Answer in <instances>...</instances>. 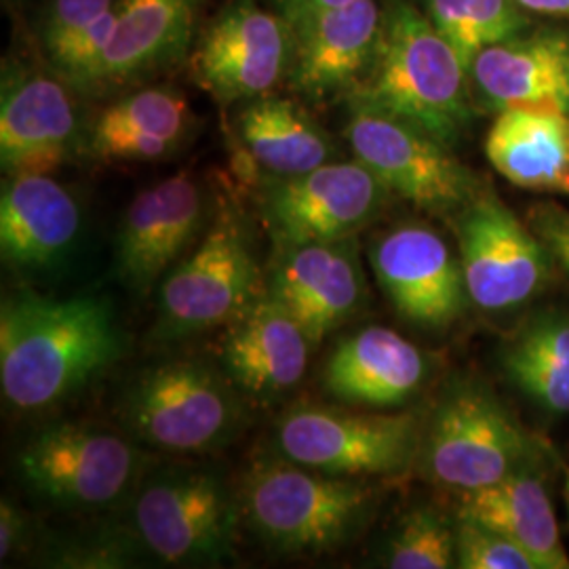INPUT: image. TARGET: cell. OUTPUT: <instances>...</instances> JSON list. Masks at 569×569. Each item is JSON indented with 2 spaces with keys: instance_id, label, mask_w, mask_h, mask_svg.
Listing matches in <instances>:
<instances>
[{
  "instance_id": "obj_5",
  "label": "cell",
  "mask_w": 569,
  "mask_h": 569,
  "mask_svg": "<svg viewBox=\"0 0 569 569\" xmlns=\"http://www.w3.org/2000/svg\"><path fill=\"white\" fill-rule=\"evenodd\" d=\"M531 439L505 403L481 382L449 387L422 437L427 475L458 491L486 488L523 470Z\"/></svg>"
},
{
  "instance_id": "obj_13",
  "label": "cell",
  "mask_w": 569,
  "mask_h": 569,
  "mask_svg": "<svg viewBox=\"0 0 569 569\" xmlns=\"http://www.w3.org/2000/svg\"><path fill=\"white\" fill-rule=\"evenodd\" d=\"M470 302L488 312L526 305L549 279V249L491 192L451 216Z\"/></svg>"
},
{
  "instance_id": "obj_18",
  "label": "cell",
  "mask_w": 569,
  "mask_h": 569,
  "mask_svg": "<svg viewBox=\"0 0 569 569\" xmlns=\"http://www.w3.org/2000/svg\"><path fill=\"white\" fill-rule=\"evenodd\" d=\"M203 222V188L190 173H176L142 190L124 209L119 226V279L138 293H150Z\"/></svg>"
},
{
  "instance_id": "obj_20",
  "label": "cell",
  "mask_w": 569,
  "mask_h": 569,
  "mask_svg": "<svg viewBox=\"0 0 569 569\" xmlns=\"http://www.w3.org/2000/svg\"><path fill=\"white\" fill-rule=\"evenodd\" d=\"M472 96L491 110L569 112V32L545 28L483 49L468 70Z\"/></svg>"
},
{
  "instance_id": "obj_35",
  "label": "cell",
  "mask_w": 569,
  "mask_h": 569,
  "mask_svg": "<svg viewBox=\"0 0 569 569\" xmlns=\"http://www.w3.org/2000/svg\"><path fill=\"white\" fill-rule=\"evenodd\" d=\"M352 0H268V7H272L281 18L289 21V26H298L308 18H315L319 13L345 7Z\"/></svg>"
},
{
  "instance_id": "obj_21",
  "label": "cell",
  "mask_w": 569,
  "mask_h": 569,
  "mask_svg": "<svg viewBox=\"0 0 569 569\" xmlns=\"http://www.w3.org/2000/svg\"><path fill=\"white\" fill-rule=\"evenodd\" d=\"M81 207L51 176H7L0 194V251L18 270H49L74 249Z\"/></svg>"
},
{
  "instance_id": "obj_1",
  "label": "cell",
  "mask_w": 569,
  "mask_h": 569,
  "mask_svg": "<svg viewBox=\"0 0 569 569\" xmlns=\"http://www.w3.org/2000/svg\"><path fill=\"white\" fill-rule=\"evenodd\" d=\"M122 350L112 305L102 296L44 298L20 291L0 308V388L20 411L66 401Z\"/></svg>"
},
{
  "instance_id": "obj_28",
  "label": "cell",
  "mask_w": 569,
  "mask_h": 569,
  "mask_svg": "<svg viewBox=\"0 0 569 569\" xmlns=\"http://www.w3.org/2000/svg\"><path fill=\"white\" fill-rule=\"evenodd\" d=\"M505 373L536 406L569 413V315L529 317L505 345Z\"/></svg>"
},
{
  "instance_id": "obj_17",
  "label": "cell",
  "mask_w": 569,
  "mask_h": 569,
  "mask_svg": "<svg viewBox=\"0 0 569 569\" xmlns=\"http://www.w3.org/2000/svg\"><path fill=\"white\" fill-rule=\"evenodd\" d=\"M382 18V2L352 0L291 26L293 56L284 81L289 89L310 102L348 98L373 61Z\"/></svg>"
},
{
  "instance_id": "obj_33",
  "label": "cell",
  "mask_w": 569,
  "mask_h": 569,
  "mask_svg": "<svg viewBox=\"0 0 569 569\" xmlns=\"http://www.w3.org/2000/svg\"><path fill=\"white\" fill-rule=\"evenodd\" d=\"M531 228L549 249L550 260L569 274V211L555 204H542L531 216Z\"/></svg>"
},
{
  "instance_id": "obj_36",
  "label": "cell",
  "mask_w": 569,
  "mask_h": 569,
  "mask_svg": "<svg viewBox=\"0 0 569 569\" xmlns=\"http://www.w3.org/2000/svg\"><path fill=\"white\" fill-rule=\"evenodd\" d=\"M523 11L549 18H569V0H517Z\"/></svg>"
},
{
  "instance_id": "obj_19",
  "label": "cell",
  "mask_w": 569,
  "mask_h": 569,
  "mask_svg": "<svg viewBox=\"0 0 569 569\" xmlns=\"http://www.w3.org/2000/svg\"><path fill=\"white\" fill-rule=\"evenodd\" d=\"M310 346L302 326L266 293L230 321L220 342V363L237 390L272 403L305 380Z\"/></svg>"
},
{
  "instance_id": "obj_30",
  "label": "cell",
  "mask_w": 569,
  "mask_h": 569,
  "mask_svg": "<svg viewBox=\"0 0 569 569\" xmlns=\"http://www.w3.org/2000/svg\"><path fill=\"white\" fill-rule=\"evenodd\" d=\"M458 528L439 510L422 507L407 512L388 540L385 566L392 569H448L458 561Z\"/></svg>"
},
{
  "instance_id": "obj_31",
  "label": "cell",
  "mask_w": 569,
  "mask_h": 569,
  "mask_svg": "<svg viewBox=\"0 0 569 569\" xmlns=\"http://www.w3.org/2000/svg\"><path fill=\"white\" fill-rule=\"evenodd\" d=\"M458 561L462 569H536L533 559L517 542L475 521H458Z\"/></svg>"
},
{
  "instance_id": "obj_12",
  "label": "cell",
  "mask_w": 569,
  "mask_h": 569,
  "mask_svg": "<svg viewBox=\"0 0 569 569\" xmlns=\"http://www.w3.org/2000/svg\"><path fill=\"white\" fill-rule=\"evenodd\" d=\"M293 30L258 0H228L190 56L192 77L222 106L251 102L287 81Z\"/></svg>"
},
{
  "instance_id": "obj_8",
  "label": "cell",
  "mask_w": 569,
  "mask_h": 569,
  "mask_svg": "<svg viewBox=\"0 0 569 569\" xmlns=\"http://www.w3.org/2000/svg\"><path fill=\"white\" fill-rule=\"evenodd\" d=\"M420 443V422L413 413L298 406L274 428V446L287 460L352 479L406 470Z\"/></svg>"
},
{
  "instance_id": "obj_26",
  "label": "cell",
  "mask_w": 569,
  "mask_h": 569,
  "mask_svg": "<svg viewBox=\"0 0 569 569\" xmlns=\"http://www.w3.org/2000/svg\"><path fill=\"white\" fill-rule=\"evenodd\" d=\"M458 519L507 536L528 552L536 569H569L549 493L526 468L486 488L460 491Z\"/></svg>"
},
{
  "instance_id": "obj_25",
  "label": "cell",
  "mask_w": 569,
  "mask_h": 569,
  "mask_svg": "<svg viewBox=\"0 0 569 569\" xmlns=\"http://www.w3.org/2000/svg\"><path fill=\"white\" fill-rule=\"evenodd\" d=\"M486 157L505 180L523 190L569 194V112L500 110L486 136Z\"/></svg>"
},
{
  "instance_id": "obj_22",
  "label": "cell",
  "mask_w": 569,
  "mask_h": 569,
  "mask_svg": "<svg viewBox=\"0 0 569 569\" xmlns=\"http://www.w3.org/2000/svg\"><path fill=\"white\" fill-rule=\"evenodd\" d=\"M427 355L388 327H366L336 346L321 385L331 399L367 407H399L425 385Z\"/></svg>"
},
{
  "instance_id": "obj_32",
  "label": "cell",
  "mask_w": 569,
  "mask_h": 569,
  "mask_svg": "<svg viewBox=\"0 0 569 569\" xmlns=\"http://www.w3.org/2000/svg\"><path fill=\"white\" fill-rule=\"evenodd\" d=\"M117 0H51L42 11L39 42L47 61L56 60L61 51L106 13Z\"/></svg>"
},
{
  "instance_id": "obj_24",
  "label": "cell",
  "mask_w": 569,
  "mask_h": 569,
  "mask_svg": "<svg viewBox=\"0 0 569 569\" xmlns=\"http://www.w3.org/2000/svg\"><path fill=\"white\" fill-rule=\"evenodd\" d=\"M192 112L182 91L142 87L106 106L84 131L87 152L103 163L161 161L186 140Z\"/></svg>"
},
{
  "instance_id": "obj_2",
  "label": "cell",
  "mask_w": 569,
  "mask_h": 569,
  "mask_svg": "<svg viewBox=\"0 0 569 569\" xmlns=\"http://www.w3.org/2000/svg\"><path fill=\"white\" fill-rule=\"evenodd\" d=\"M382 4L376 56L346 100L413 122L453 148L472 121L468 70L416 0Z\"/></svg>"
},
{
  "instance_id": "obj_29",
  "label": "cell",
  "mask_w": 569,
  "mask_h": 569,
  "mask_svg": "<svg viewBox=\"0 0 569 569\" xmlns=\"http://www.w3.org/2000/svg\"><path fill=\"white\" fill-rule=\"evenodd\" d=\"M416 4L467 70L483 49L515 39L529 28L528 11L517 0H416Z\"/></svg>"
},
{
  "instance_id": "obj_3",
  "label": "cell",
  "mask_w": 569,
  "mask_h": 569,
  "mask_svg": "<svg viewBox=\"0 0 569 569\" xmlns=\"http://www.w3.org/2000/svg\"><path fill=\"white\" fill-rule=\"evenodd\" d=\"M371 496L352 477L287 458L249 468L239 509L260 542L279 555H323L345 547L363 526Z\"/></svg>"
},
{
  "instance_id": "obj_23",
  "label": "cell",
  "mask_w": 569,
  "mask_h": 569,
  "mask_svg": "<svg viewBox=\"0 0 569 569\" xmlns=\"http://www.w3.org/2000/svg\"><path fill=\"white\" fill-rule=\"evenodd\" d=\"M203 0H117V26L96 89L110 91L143 81L182 61Z\"/></svg>"
},
{
  "instance_id": "obj_9",
  "label": "cell",
  "mask_w": 569,
  "mask_h": 569,
  "mask_svg": "<svg viewBox=\"0 0 569 569\" xmlns=\"http://www.w3.org/2000/svg\"><path fill=\"white\" fill-rule=\"evenodd\" d=\"M142 456L106 428L61 422L42 428L18 453L21 481L63 509L114 507L133 488Z\"/></svg>"
},
{
  "instance_id": "obj_15",
  "label": "cell",
  "mask_w": 569,
  "mask_h": 569,
  "mask_svg": "<svg viewBox=\"0 0 569 569\" xmlns=\"http://www.w3.org/2000/svg\"><path fill=\"white\" fill-rule=\"evenodd\" d=\"M70 84L23 66L2 72L0 164L4 176H51L77 152L81 122Z\"/></svg>"
},
{
  "instance_id": "obj_7",
  "label": "cell",
  "mask_w": 569,
  "mask_h": 569,
  "mask_svg": "<svg viewBox=\"0 0 569 569\" xmlns=\"http://www.w3.org/2000/svg\"><path fill=\"white\" fill-rule=\"evenodd\" d=\"M348 106L345 136L352 157L390 194L428 213L453 216L481 192L477 178L458 161L451 146L422 127L363 103Z\"/></svg>"
},
{
  "instance_id": "obj_34",
  "label": "cell",
  "mask_w": 569,
  "mask_h": 569,
  "mask_svg": "<svg viewBox=\"0 0 569 569\" xmlns=\"http://www.w3.org/2000/svg\"><path fill=\"white\" fill-rule=\"evenodd\" d=\"M30 523L20 507L2 498L0 502V559H11L18 550L26 547Z\"/></svg>"
},
{
  "instance_id": "obj_6",
  "label": "cell",
  "mask_w": 569,
  "mask_h": 569,
  "mask_svg": "<svg viewBox=\"0 0 569 569\" xmlns=\"http://www.w3.org/2000/svg\"><path fill=\"white\" fill-rule=\"evenodd\" d=\"M239 500L204 468H167L143 483L133 505L142 549L171 566H218L232 557Z\"/></svg>"
},
{
  "instance_id": "obj_10",
  "label": "cell",
  "mask_w": 569,
  "mask_h": 569,
  "mask_svg": "<svg viewBox=\"0 0 569 569\" xmlns=\"http://www.w3.org/2000/svg\"><path fill=\"white\" fill-rule=\"evenodd\" d=\"M260 268L244 226L224 211L159 293V338H186L234 321L258 298Z\"/></svg>"
},
{
  "instance_id": "obj_11",
  "label": "cell",
  "mask_w": 569,
  "mask_h": 569,
  "mask_svg": "<svg viewBox=\"0 0 569 569\" xmlns=\"http://www.w3.org/2000/svg\"><path fill=\"white\" fill-rule=\"evenodd\" d=\"M388 188L366 164L331 161L298 176H266L260 211L274 243H329L357 237L388 201Z\"/></svg>"
},
{
  "instance_id": "obj_4",
  "label": "cell",
  "mask_w": 569,
  "mask_h": 569,
  "mask_svg": "<svg viewBox=\"0 0 569 569\" xmlns=\"http://www.w3.org/2000/svg\"><path fill=\"white\" fill-rule=\"evenodd\" d=\"M237 387L199 361L146 369L121 401L124 428L152 448L201 453L226 446L241 425Z\"/></svg>"
},
{
  "instance_id": "obj_37",
  "label": "cell",
  "mask_w": 569,
  "mask_h": 569,
  "mask_svg": "<svg viewBox=\"0 0 569 569\" xmlns=\"http://www.w3.org/2000/svg\"><path fill=\"white\" fill-rule=\"evenodd\" d=\"M566 502H568V510H569V470H568V475H566Z\"/></svg>"
},
{
  "instance_id": "obj_14",
  "label": "cell",
  "mask_w": 569,
  "mask_h": 569,
  "mask_svg": "<svg viewBox=\"0 0 569 569\" xmlns=\"http://www.w3.org/2000/svg\"><path fill=\"white\" fill-rule=\"evenodd\" d=\"M376 281L392 308L413 326L446 329L456 323L468 298L460 258L430 226H395L369 247Z\"/></svg>"
},
{
  "instance_id": "obj_16",
  "label": "cell",
  "mask_w": 569,
  "mask_h": 569,
  "mask_svg": "<svg viewBox=\"0 0 569 569\" xmlns=\"http://www.w3.org/2000/svg\"><path fill=\"white\" fill-rule=\"evenodd\" d=\"M268 296L289 310L310 345H321L327 333L345 326L366 302L357 237L279 247Z\"/></svg>"
},
{
  "instance_id": "obj_27",
  "label": "cell",
  "mask_w": 569,
  "mask_h": 569,
  "mask_svg": "<svg viewBox=\"0 0 569 569\" xmlns=\"http://www.w3.org/2000/svg\"><path fill=\"white\" fill-rule=\"evenodd\" d=\"M237 136L268 176H298L336 161L338 148L319 121L293 98L266 93L244 102Z\"/></svg>"
}]
</instances>
